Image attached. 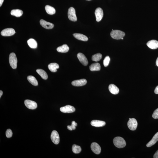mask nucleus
Returning a JSON list of instances; mask_svg holds the SVG:
<instances>
[{"instance_id": "1", "label": "nucleus", "mask_w": 158, "mask_h": 158, "mask_svg": "<svg viewBox=\"0 0 158 158\" xmlns=\"http://www.w3.org/2000/svg\"><path fill=\"white\" fill-rule=\"evenodd\" d=\"M113 142L115 146L120 148H124L126 145L124 139L119 136L115 138L113 140Z\"/></svg>"}, {"instance_id": "2", "label": "nucleus", "mask_w": 158, "mask_h": 158, "mask_svg": "<svg viewBox=\"0 0 158 158\" xmlns=\"http://www.w3.org/2000/svg\"><path fill=\"white\" fill-rule=\"evenodd\" d=\"M125 35L124 32L118 30H112L110 33V35L113 38L119 40L123 38Z\"/></svg>"}, {"instance_id": "3", "label": "nucleus", "mask_w": 158, "mask_h": 158, "mask_svg": "<svg viewBox=\"0 0 158 158\" xmlns=\"http://www.w3.org/2000/svg\"><path fill=\"white\" fill-rule=\"evenodd\" d=\"M10 65L13 69L17 68V60L16 55L14 53H12L10 55L9 58Z\"/></svg>"}, {"instance_id": "4", "label": "nucleus", "mask_w": 158, "mask_h": 158, "mask_svg": "<svg viewBox=\"0 0 158 158\" xmlns=\"http://www.w3.org/2000/svg\"><path fill=\"white\" fill-rule=\"evenodd\" d=\"M68 18L72 21H76L77 20L76 12L74 8L71 7L68 10Z\"/></svg>"}, {"instance_id": "5", "label": "nucleus", "mask_w": 158, "mask_h": 158, "mask_svg": "<svg viewBox=\"0 0 158 158\" xmlns=\"http://www.w3.org/2000/svg\"><path fill=\"white\" fill-rule=\"evenodd\" d=\"M128 128L130 130L134 131L136 130L138 126L137 120L135 118H133L129 119L127 123Z\"/></svg>"}, {"instance_id": "6", "label": "nucleus", "mask_w": 158, "mask_h": 158, "mask_svg": "<svg viewBox=\"0 0 158 158\" xmlns=\"http://www.w3.org/2000/svg\"><path fill=\"white\" fill-rule=\"evenodd\" d=\"M51 139L53 143L55 144H59L60 141V138L58 132L57 131L54 130L52 132Z\"/></svg>"}, {"instance_id": "7", "label": "nucleus", "mask_w": 158, "mask_h": 158, "mask_svg": "<svg viewBox=\"0 0 158 158\" xmlns=\"http://www.w3.org/2000/svg\"><path fill=\"white\" fill-rule=\"evenodd\" d=\"M25 105L28 108L30 109H34L37 108V104L35 101L29 100H25Z\"/></svg>"}, {"instance_id": "8", "label": "nucleus", "mask_w": 158, "mask_h": 158, "mask_svg": "<svg viewBox=\"0 0 158 158\" xmlns=\"http://www.w3.org/2000/svg\"><path fill=\"white\" fill-rule=\"evenodd\" d=\"M15 30L13 28H7L4 29L1 32V35L4 36H11L15 33Z\"/></svg>"}, {"instance_id": "9", "label": "nucleus", "mask_w": 158, "mask_h": 158, "mask_svg": "<svg viewBox=\"0 0 158 158\" xmlns=\"http://www.w3.org/2000/svg\"><path fill=\"white\" fill-rule=\"evenodd\" d=\"M95 16L97 21L99 22L103 18V10L101 8H97L95 12Z\"/></svg>"}, {"instance_id": "10", "label": "nucleus", "mask_w": 158, "mask_h": 158, "mask_svg": "<svg viewBox=\"0 0 158 158\" xmlns=\"http://www.w3.org/2000/svg\"><path fill=\"white\" fill-rule=\"evenodd\" d=\"M60 109L61 112L64 113H72L75 111V108L70 105H66L65 106L61 107Z\"/></svg>"}, {"instance_id": "11", "label": "nucleus", "mask_w": 158, "mask_h": 158, "mask_svg": "<svg viewBox=\"0 0 158 158\" xmlns=\"http://www.w3.org/2000/svg\"><path fill=\"white\" fill-rule=\"evenodd\" d=\"M77 57L83 65L86 66L88 64L87 59L84 54L82 53H79L77 55Z\"/></svg>"}, {"instance_id": "12", "label": "nucleus", "mask_w": 158, "mask_h": 158, "mask_svg": "<svg viewBox=\"0 0 158 158\" xmlns=\"http://www.w3.org/2000/svg\"><path fill=\"white\" fill-rule=\"evenodd\" d=\"M91 148L92 151L96 154H99L101 151V148L98 143L94 142L91 145Z\"/></svg>"}, {"instance_id": "13", "label": "nucleus", "mask_w": 158, "mask_h": 158, "mask_svg": "<svg viewBox=\"0 0 158 158\" xmlns=\"http://www.w3.org/2000/svg\"><path fill=\"white\" fill-rule=\"evenodd\" d=\"M87 83V80L86 79H82L73 81L71 83V84L75 87H81L85 85Z\"/></svg>"}, {"instance_id": "14", "label": "nucleus", "mask_w": 158, "mask_h": 158, "mask_svg": "<svg viewBox=\"0 0 158 158\" xmlns=\"http://www.w3.org/2000/svg\"><path fill=\"white\" fill-rule=\"evenodd\" d=\"M40 23L41 26L47 29H51L54 27V25L52 23L48 22L43 19L41 20Z\"/></svg>"}, {"instance_id": "15", "label": "nucleus", "mask_w": 158, "mask_h": 158, "mask_svg": "<svg viewBox=\"0 0 158 158\" xmlns=\"http://www.w3.org/2000/svg\"><path fill=\"white\" fill-rule=\"evenodd\" d=\"M147 45L152 49H156L158 48V41L155 40H152L148 41Z\"/></svg>"}, {"instance_id": "16", "label": "nucleus", "mask_w": 158, "mask_h": 158, "mask_svg": "<svg viewBox=\"0 0 158 158\" xmlns=\"http://www.w3.org/2000/svg\"><path fill=\"white\" fill-rule=\"evenodd\" d=\"M91 125L96 127H102L105 125V122L98 120H93L91 122Z\"/></svg>"}, {"instance_id": "17", "label": "nucleus", "mask_w": 158, "mask_h": 158, "mask_svg": "<svg viewBox=\"0 0 158 158\" xmlns=\"http://www.w3.org/2000/svg\"><path fill=\"white\" fill-rule=\"evenodd\" d=\"M108 88L109 91L113 94H117L119 92V89L113 84H111L109 85Z\"/></svg>"}, {"instance_id": "18", "label": "nucleus", "mask_w": 158, "mask_h": 158, "mask_svg": "<svg viewBox=\"0 0 158 158\" xmlns=\"http://www.w3.org/2000/svg\"><path fill=\"white\" fill-rule=\"evenodd\" d=\"M158 141V132L156 133L153 136L152 139L147 143L146 146L148 147L152 146L155 144Z\"/></svg>"}, {"instance_id": "19", "label": "nucleus", "mask_w": 158, "mask_h": 158, "mask_svg": "<svg viewBox=\"0 0 158 158\" xmlns=\"http://www.w3.org/2000/svg\"><path fill=\"white\" fill-rule=\"evenodd\" d=\"M73 35L75 38L79 40L87 41L88 40L87 36L82 34L75 33L73 34Z\"/></svg>"}, {"instance_id": "20", "label": "nucleus", "mask_w": 158, "mask_h": 158, "mask_svg": "<svg viewBox=\"0 0 158 158\" xmlns=\"http://www.w3.org/2000/svg\"><path fill=\"white\" fill-rule=\"evenodd\" d=\"M48 69L52 72H56L57 71V69H59V64L55 63H53L49 64L48 66Z\"/></svg>"}, {"instance_id": "21", "label": "nucleus", "mask_w": 158, "mask_h": 158, "mask_svg": "<svg viewBox=\"0 0 158 158\" xmlns=\"http://www.w3.org/2000/svg\"><path fill=\"white\" fill-rule=\"evenodd\" d=\"M57 51L60 53H66L69 50V48L66 44H64L57 48Z\"/></svg>"}, {"instance_id": "22", "label": "nucleus", "mask_w": 158, "mask_h": 158, "mask_svg": "<svg viewBox=\"0 0 158 158\" xmlns=\"http://www.w3.org/2000/svg\"><path fill=\"white\" fill-rule=\"evenodd\" d=\"M89 68L91 71H100L101 69V66L99 63H96L91 64Z\"/></svg>"}, {"instance_id": "23", "label": "nucleus", "mask_w": 158, "mask_h": 158, "mask_svg": "<svg viewBox=\"0 0 158 158\" xmlns=\"http://www.w3.org/2000/svg\"><path fill=\"white\" fill-rule=\"evenodd\" d=\"M27 43L29 46L30 48L35 49L37 47V43L35 40L30 38L27 41Z\"/></svg>"}, {"instance_id": "24", "label": "nucleus", "mask_w": 158, "mask_h": 158, "mask_svg": "<svg viewBox=\"0 0 158 158\" xmlns=\"http://www.w3.org/2000/svg\"><path fill=\"white\" fill-rule=\"evenodd\" d=\"M36 72L40 75L41 77L44 80H46L48 78L47 73L44 70L41 69H37Z\"/></svg>"}, {"instance_id": "25", "label": "nucleus", "mask_w": 158, "mask_h": 158, "mask_svg": "<svg viewBox=\"0 0 158 158\" xmlns=\"http://www.w3.org/2000/svg\"><path fill=\"white\" fill-rule=\"evenodd\" d=\"M23 12L22 10L19 9L13 10H12L11 14L12 15L17 17H19L22 15Z\"/></svg>"}, {"instance_id": "26", "label": "nucleus", "mask_w": 158, "mask_h": 158, "mask_svg": "<svg viewBox=\"0 0 158 158\" xmlns=\"http://www.w3.org/2000/svg\"><path fill=\"white\" fill-rule=\"evenodd\" d=\"M45 8L47 13L50 15H53L55 13L56 10L55 9L49 5H46Z\"/></svg>"}, {"instance_id": "27", "label": "nucleus", "mask_w": 158, "mask_h": 158, "mask_svg": "<svg viewBox=\"0 0 158 158\" xmlns=\"http://www.w3.org/2000/svg\"><path fill=\"white\" fill-rule=\"evenodd\" d=\"M27 79L28 82L32 85L35 86L38 85V82L34 77L32 76H28Z\"/></svg>"}, {"instance_id": "28", "label": "nucleus", "mask_w": 158, "mask_h": 158, "mask_svg": "<svg viewBox=\"0 0 158 158\" xmlns=\"http://www.w3.org/2000/svg\"><path fill=\"white\" fill-rule=\"evenodd\" d=\"M72 151L73 153L75 154H78L80 153L81 151L82 148L81 147L75 144L73 145L72 147Z\"/></svg>"}, {"instance_id": "29", "label": "nucleus", "mask_w": 158, "mask_h": 158, "mask_svg": "<svg viewBox=\"0 0 158 158\" xmlns=\"http://www.w3.org/2000/svg\"><path fill=\"white\" fill-rule=\"evenodd\" d=\"M102 57V55L100 53H97L92 56V60L94 61L98 62L101 60Z\"/></svg>"}, {"instance_id": "30", "label": "nucleus", "mask_w": 158, "mask_h": 158, "mask_svg": "<svg viewBox=\"0 0 158 158\" xmlns=\"http://www.w3.org/2000/svg\"><path fill=\"white\" fill-rule=\"evenodd\" d=\"M77 125V124L74 121L72 122L71 125H68L67 126V128L68 130H69L72 131L73 130H75L76 129V127Z\"/></svg>"}, {"instance_id": "31", "label": "nucleus", "mask_w": 158, "mask_h": 158, "mask_svg": "<svg viewBox=\"0 0 158 158\" xmlns=\"http://www.w3.org/2000/svg\"><path fill=\"white\" fill-rule=\"evenodd\" d=\"M110 59L109 56H106L103 61V64L105 67H107L108 65Z\"/></svg>"}, {"instance_id": "32", "label": "nucleus", "mask_w": 158, "mask_h": 158, "mask_svg": "<svg viewBox=\"0 0 158 158\" xmlns=\"http://www.w3.org/2000/svg\"><path fill=\"white\" fill-rule=\"evenodd\" d=\"M13 134L12 131L10 129H8L6 132V135L8 138H10L12 137Z\"/></svg>"}, {"instance_id": "33", "label": "nucleus", "mask_w": 158, "mask_h": 158, "mask_svg": "<svg viewBox=\"0 0 158 158\" xmlns=\"http://www.w3.org/2000/svg\"><path fill=\"white\" fill-rule=\"evenodd\" d=\"M152 117L154 119L158 118V108L154 111L153 114L152 115Z\"/></svg>"}, {"instance_id": "34", "label": "nucleus", "mask_w": 158, "mask_h": 158, "mask_svg": "<svg viewBox=\"0 0 158 158\" xmlns=\"http://www.w3.org/2000/svg\"><path fill=\"white\" fill-rule=\"evenodd\" d=\"M153 158H158V150L155 153L153 156Z\"/></svg>"}, {"instance_id": "35", "label": "nucleus", "mask_w": 158, "mask_h": 158, "mask_svg": "<svg viewBox=\"0 0 158 158\" xmlns=\"http://www.w3.org/2000/svg\"><path fill=\"white\" fill-rule=\"evenodd\" d=\"M154 92L156 94H158V86L156 87L155 91H154Z\"/></svg>"}, {"instance_id": "36", "label": "nucleus", "mask_w": 158, "mask_h": 158, "mask_svg": "<svg viewBox=\"0 0 158 158\" xmlns=\"http://www.w3.org/2000/svg\"><path fill=\"white\" fill-rule=\"evenodd\" d=\"M4 1V0H0V7H1L2 6V5L3 4Z\"/></svg>"}, {"instance_id": "37", "label": "nucleus", "mask_w": 158, "mask_h": 158, "mask_svg": "<svg viewBox=\"0 0 158 158\" xmlns=\"http://www.w3.org/2000/svg\"><path fill=\"white\" fill-rule=\"evenodd\" d=\"M3 93L2 91L1 90V91H0V98H1V96H2Z\"/></svg>"}, {"instance_id": "38", "label": "nucleus", "mask_w": 158, "mask_h": 158, "mask_svg": "<svg viewBox=\"0 0 158 158\" xmlns=\"http://www.w3.org/2000/svg\"><path fill=\"white\" fill-rule=\"evenodd\" d=\"M156 65L158 67V57L157 59L156 60Z\"/></svg>"}, {"instance_id": "39", "label": "nucleus", "mask_w": 158, "mask_h": 158, "mask_svg": "<svg viewBox=\"0 0 158 158\" xmlns=\"http://www.w3.org/2000/svg\"><path fill=\"white\" fill-rule=\"evenodd\" d=\"M87 1H91V0H87Z\"/></svg>"}, {"instance_id": "40", "label": "nucleus", "mask_w": 158, "mask_h": 158, "mask_svg": "<svg viewBox=\"0 0 158 158\" xmlns=\"http://www.w3.org/2000/svg\"><path fill=\"white\" fill-rule=\"evenodd\" d=\"M121 39H122V40H123V38H122Z\"/></svg>"}]
</instances>
